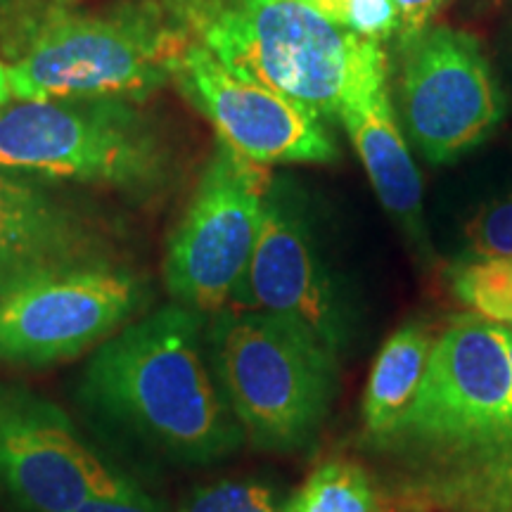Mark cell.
<instances>
[{"label":"cell","mask_w":512,"mask_h":512,"mask_svg":"<svg viewBox=\"0 0 512 512\" xmlns=\"http://www.w3.org/2000/svg\"><path fill=\"white\" fill-rule=\"evenodd\" d=\"M10 100H12V91L8 81V69H5V64L0 62V110H3L5 105H10Z\"/></svg>","instance_id":"24"},{"label":"cell","mask_w":512,"mask_h":512,"mask_svg":"<svg viewBox=\"0 0 512 512\" xmlns=\"http://www.w3.org/2000/svg\"><path fill=\"white\" fill-rule=\"evenodd\" d=\"M131 273L105 264L57 268L0 292V363L43 368L100 347L136 311Z\"/></svg>","instance_id":"8"},{"label":"cell","mask_w":512,"mask_h":512,"mask_svg":"<svg viewBox=\"0 0 512 512\" xmlns=\"http://www.w3.org/2000/svg\"><path fill=\"white\" fill-rule=\"evenodd\" d=\"M299 3L311 8L313 12H318V15H323L325 19H330V22L339 24V15H342V8L347 0H299Z\"/></svg>","instance_id":"23"},{"label":"cell","mask_w":512,"mask_h":512,"mask_svg":"<svg viewBox=\"0 0 512 512\" xmlns=\"http://www.w3.org/2000/svg\"><path fill=\"white\" fill-rule=\"evenodd\" d=\"M0 171L145 190L166 174V147L131 100H17L0 110Z\"/></svg>","instance_id":"5"},{"label":"cell","mask_w":512,"mask_h":512,"mask_svg":"<svg viewBox=\"0 0 512 512\" xmlns=\"http://www.w3.org/2000/svg\"><path fill=\"white\" fill-rule=\"evenodd\" d=\"M190 38L233 72L302 102L323 121L337 110L366 50L299 0H166Z\"/></svg>","instance_id":"4"},{"label":"cell","mask_w":512,"mask_h":512,"mask_svg":"<svg viewBox=\"0 0 512 512\" xmlns=\"http://www.w3.org/2000/svg\"><path fill=\"white\" fill-rule=\"evenodd\" d=\"M434 339L425 323H408L394 330L377 351L363 392V441L387 432L411 406L430 363Z\"/></svg>","instance_id":"15"},{"label":"cell","mask_w":512,"mask_h":512,"mask_svg":"<svg viewBox=\"0 0 512 512\" xmlns=\"http://www.w3.org/2000/svg\"><path fill=\"white\" fill-rule=\"evenodd\" d=\"M62 3H69V0H62Z\"/></svg>","instance_id":"26"},{"label":"cell","mask_w":512,"mask_h":512,"mask_svg":"<svg viewBox=\"0 0 512 512\" xmlns=\"http://www.w3.org/2000/svg\"><path fill=\"white\" fill-rule=\"evenodd\" d=\"M448 285L467 311L512 330V259H467L451 268Z\"/></svg>","instance_id":"17"},{"label":"cell","mask_w":512,"mask_h":512,"mask_svg":"<svg viewBox=\"0 0 512 512\" xmlns=\"http://www.w3.org/2000/svg\"><path fill=\"white\" fill-rule=\"evenodd\" d=\"M401 15L399 43H406L422 34L432 24V19L446 8L448 0H394Z\"/></svg>","instance_id":"22"},{"label":"cell","mask_w":512,"mask_h":512,"mask_svg":"<svg viewBox=\"0 0 512 512\" xmlns=\"http://www.w3.org/2000/svg\"><path fill=\"white\" fill-rule=\"evenodd\" d=\"M72 512H162V505L140 489L133 479L121 475L117 484L100 491V494L88 496Z\"/></svg>","instance_id":"21"},{"label":"cell","mask_w":512,"mask_h":512,"mask_svg":"<svg viewBox=\"0 0 512 512\" xmlns=\"http://www.w3.org/2000/svg\"><path fill=\"white\" fill-rule=\"evenodd\" d=\"M465 240L470 259H512V197L484 204L467 221Z\"/></svg>","instance_id":"19"},{"label":"cell","mask_w":512,"mask_h":512,"mask_svg":"<svg viewBox=\"0 0 512 512\" xmlns=\"http://www.w3.org/2000/svg\"><path fill=\"white\" fill-rule=\"evenodd\" d=\"M86 238L69 211L46 192L0 171V292L76 264H86Z\"/></svg>","instance_id":"13"},{"label":"cell","mask_w":512,"mask_h":512,"mask_svg":"<svg viewBox=\"0 0 512 512\" xmlns=\"http://www.w3.org/2000/svg\"><path fill=\"white\" fill-rule=\"evenodd\" d=\"M15 3H17V0H0V19L8 15L12 8H15Z\"/></svg>","instance_id":"25"},{"label":"cell","mask_w":512,"mask_h":512,"mask_svg":"<svg viewBox=\"0 0 512 512\" xmlns=\"http://www.w3.org/2000/svg\"><path fill=\"white\" fill-rule=\"evenodd\" d=\"M188 41L169 5L131 0L102 12H53L5 69L17 100H143L174 79Z\"/></svg>","instance_id":"3"},{"label":"cell","mask_w":512,"mask_h":512,"mask_svg":"<svg viewBox=\"0 0 512 512\" xmlns=\"http://www.w3.org/2000/svg\"><path fill=\"white\" fill-rule=\"evenodd\" d=\"M271 181L268 166L216 140L166 245L164 283L176 304L214 316L233 302L259 238Z\"/></svg>","instance_id":"6"},{"label":"cell","mask_w":512,"mask_h":512,"mask_svg":"<svg viewBox=\"0 0 512 512\" xmlns=\"http://www.w3.org/2000/svg\"><path fill=\"white\" fill-rule=\"evenodd\" d=\"M119 479L60 406L0 382V484L22 508L72 512Z\"/></svg>","instance_id":"11"},{"label":"cell","mask_w":512,"mask_h":512,"mask_svg":"<svg viewBox=\"0 0 512 512\" xmlns=\"http://www.w3.org/2000/svg\"><path fill=\"white\" fill-rule=\"evenodd\" d=\"M181 512H285L271 486L256 479H221L197 486Z\"/></svg>","instance_id":"18"},{"label":"cell","mask_w":512,"mask_h":512,"mask_svg":"<svg viewBox=\"0 0 512 512\" xmlns=\"http://www.w3.org/2000/svg\"><path fill=\"white\" fill-rule=\"evenodd\" d=\"M204 316L169 304L102 342L83 373L95 411L166 456L207 465L230 456L245 434L211 370Z\"/></svg>","instance_id":"1"},{"label":"cell","mask_w":512,"mask_h":512,"mask_svg":"<svg viewBox=\"0 0 512 512\" xmlns=\"http://www.w3.org/2000/svg\"><path fill=\"white\" fill-rule=\"evenodd\" d=\"M337 121L347 131L384 211L420 256H430L422 178L396 119L389 62L382 43H366L337 110Z\"/></svg>","instance_id":"12"},{"label":"cell","mask_w":512,"mask_h":512,"mask_svg":"<svg viewBox=\"0 0 512 512\" xmlns=\"http://www.w3.org/2000/svg\"><path fill=\"white\" fill-rule=\"evenodd\" d=\"M399 50V114L427 162H456L496 131L505 98L475 36L430 24Z\"/></svg>","instance_id":"7"},{"label":"cell","mask_w":512,"mask_h":512,"mask_svg":"<svg viewBox=\"0 0 512 512\" xmlns=\"http://www.w3.org/2000/svg\"><path fill=\"white\" fill-rule=\"evenodd\" d=\"M285 512H382L380 494L361 465L328 460L311 472Z\"/></svg>","instance_id":"16"},{"label":"cell","mask_w":512,"mask_h":512,"mask_svg":"<svg viewBox=\"0 0 512 512\" xmlns=\"http://www.w3.org/2000/svg\"><path fill=\"white\" fill-rule=\"evenodd\" d=\"M339 27L366 41L382 43L399 36L401 15L394 0H347L339 15Z\"/></svg>","instance_id":"20"},{"label":"cell","mask_w":512,"mask_h":512,"mask_svg":"<svg viewBox=\"0 0 512 512\" xmlns=\"http://www.w3.org/2000/svg\"><path fill=\"white\" fill-rule=\"evenodd\" d=\"M204 335L211 370L249 444L294 453L318 439L335 401L339 356L292 320L235 306L214 313Z\"/></svg>","instance_id":"2"},{"label":"cell","mask_w":512,"mask_h":512,"mask_svg":"<svg viewBox=\"0 0 512 512\" xmlns=\"http://www.w3.org/2000/svg\"><path fill=\"white\" fill-rule=\"evenodd\" d=\"M174 81L211 121L219 140L249 162L330 164L339 155L318 114L233 72L195 38L178 55Z\"/></svg>","instance_id":"9"},{"label":"cell","mask_w":512,"mask_h":512,"mask_svg":"<svg viewBox=\"0 0 512 512\" xmlns=\"http://www.w3.org/2000/svg\"><path fill=\"white\" fill-rule=\"evenodd\" d=\"M501 330L512 361V330ZM420 512H512V389L463 439L422 496Z\"/></svg>","instance_id":"14"},{"label":"cell","mask_w":512,"mask_h":512,"mask_svg":"<svg viewBox=\"0 0 512 512\" xmlns=\"http://www.w3.org/2000/svg\"><path fill=\"white\" fill-rule=\"evenodd\" d=\"M230 304L292 320L335 356L347 347V311L323 264L302 197L285 178L268 185L259 238Z\"/></svg>","instance_id":"10"}]
</instances>
